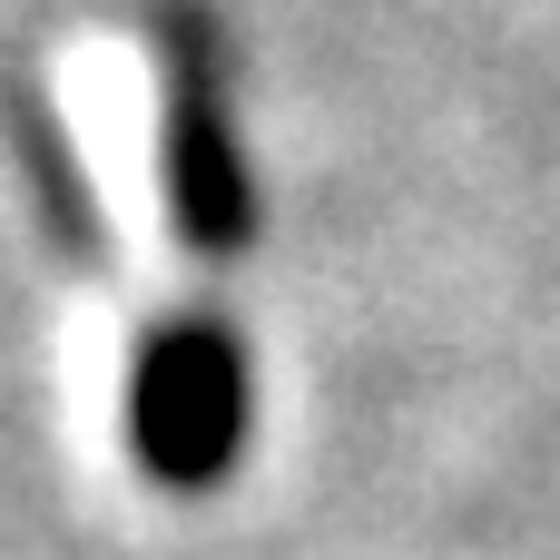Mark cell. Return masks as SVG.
I'll return each instance as SVG.
<instances>
[{"label":"cell","instance_id":"cell-2","mask_svg":"<svg viewBox=\"0 0 560 560\" xmlns=\"http://www.w3.org/2000/svg\"><path fill=\"white\" fill-rule=\"evenodd\" d=\"M167 217L207 256H236L256 236V187L226 138V98H217V59L197 20H167Z\"/></svg>","mask_w":560,"mask_h":560},{"label":"cell","instance_id":"cell-1","mask_svg":"<svg viewBox=\"0 0 560 560\" xmlns=\"http://www.w3.org/2000/svg\"><path fill=\"white\" fill-rule=\"evenodd\" d=\"M128 443L148 463V482L167 492H207L226 482L236 443H246V354L226 325H158L138 374H128Z\"/></svg>","mask_w":560,"mask_h":560}]
</instances>
